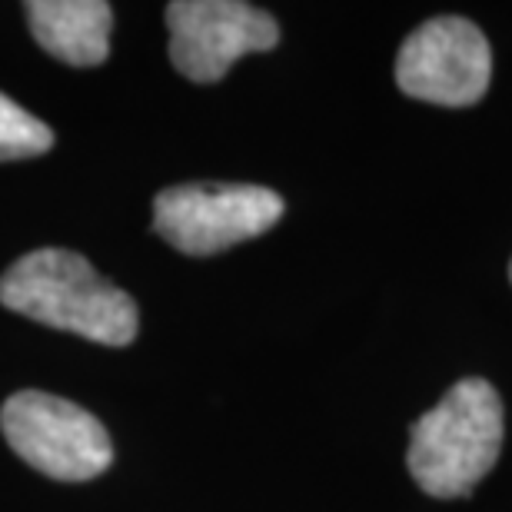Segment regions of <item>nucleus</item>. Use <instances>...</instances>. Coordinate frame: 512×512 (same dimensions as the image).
<instances>
[{"label": "nucleus", "mask_w": 512, "mask_h": 512, "mask_svg": "<svg viewBox=\"0 0 512 512\" xmlns=\"http://www.w3.org/2000/svg\"><path fill=\"white\" fill-rule=\"evenodd\" d=\"M37 44L70 67H97L110 54L114 10L104 0H30L24 7Z\"/></svg>", "instance_id": "obj_7"}, {"label": "nucleus", "mask_w": 512, "mask_h": 512, "mask_svg": "<svg viewBox=\"0 0 512 512\" xmlns=\"http://www.w3.org/2000/svg\"><path fill=\"white\" fill-rule=\"evenodd\" d=\"M0 426L27 466L64 483L94 479L114 459L107 429L87 409L37 389L10 396L0 409Z\"/></svg>", "instance_id": "obj_4"}, {"label": "nucleus", "mask_w": 512, "mask_h": 512, "mask_svg": "<svg viewBox=\"0 0 512 512\" xmlns=\"http://www.w3.org/2000/svg\"><path fill=\"white\" fill-rule=\"evenodd\" d=\"M167 30L173 67L193 84H213L240 57L280 44L276 20L243 0H177L167 7Z\"/></svg>", "instance_id": "obj_6"}, {"label": "nucleus", "mask_w": 512, "mask_h": 512, "mask_svg": "<svg viewBox=\"0 0 512 512\" xmlns=\"http://www.w3.org/2000/svg\"><path fill=\"white\" fill-rule=\"evenodd\" d=\"M280 217V193L253 183H183L153 200V230L190 256L237 247L266 233Z\"/></svg>", "instance_id": "obj_3"}, {"label": "nucleus", "mask_w": 512, "mask_h": 512, "mask_svg": "<svg viewBox=\"0 0 512 512\" xmlns=\"http://www.w3.org/2000/svg\"><path fill=\"white\" fill-rule=\"evenodd\" d=\"M50 147H54V130L7 94H0V160L40 157Z\"/></svg>", "instance_id": "obj_8"}, {"label": "nucleus", "mask_w": 512, "mask_h": 512, "mask_svg": "<svg viewBox=\"0 0 512 512\" xmlns=\"http://www.w3.org/2000/svg\"><path fill=\"white\" fill-rule=\"evenodd\" d=\"M0 303L27 320L104 346L137 336V303L74 250H34L0 276Z\"/></svg>", "instance_id": "obj_1"}, {"label": "nucleus", "mask_w": 512, "mask_h": 512, "mask_svg": "<svg viewBox=\"0 0 512 512\" xmlns=\"http://www.w3.org/2000/svg\"><path fill=\"white\" fill-rule=\"evenodd\" d=\"M503 436V399L493 383L459 380L409 429V476L436 499H463L493 473Z\"/></svg>", "instance_id": "obj_2"}, {"label": "nucleus", "mask_w": 512, "mask_h": 512, "mask_svg": "<svg viewBox=\"0 0 512 512\" xmlns=\"http://www.w3.org/2000/svg\"><path fill=\"white\" fill-rule=\"evenodd\" d=\"M493 77L489 40L466 17H433L403 40L396 84L406 97L436 107H469L483 100Z\"/></svg>", "instance_id": "obj_5"}, {"label": "nucleus", "mask_w": 512, "mask_h": 512, "mask_svg": "<svg viewBox=\"0 0 512 512\" xmlns=\"http://www.w3.org/2000/svg\"><path fill=\"white\" fill-rule=\"evenodd\" d=\"M509 280H512V263H509Z\"/></svg>", "instance_id": "obj_9"}]
</instances>
